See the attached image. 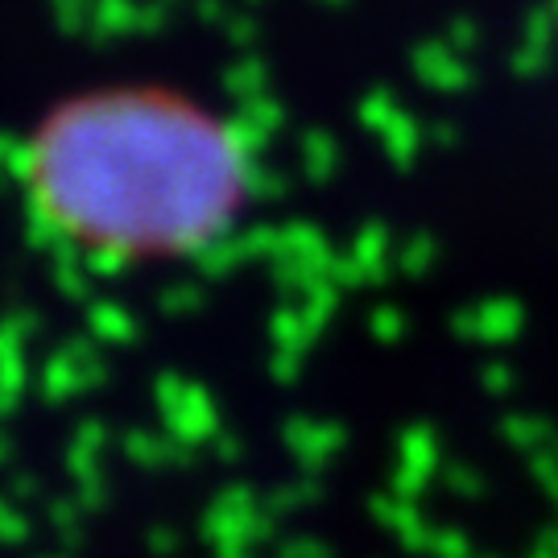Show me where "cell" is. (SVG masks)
I'll use <instances>...</instances> for the list:
<instances>
[{"mask_svg":"<svg viewBox=\"0 0 558 558\" xmlns=\"http://www.w3.org/2000/svg\"><path fill=\"white\" fill-rule=\"evenodd\" d=\"M25 199L62 248L87 260H186L236 228L248 203V158L220 117L179 96L100 92L34 133Z\"/></svg>","mask_w":558,"mask_h":558,"instance_id":"cell-1","label":"cell"}]
</instances>
